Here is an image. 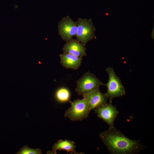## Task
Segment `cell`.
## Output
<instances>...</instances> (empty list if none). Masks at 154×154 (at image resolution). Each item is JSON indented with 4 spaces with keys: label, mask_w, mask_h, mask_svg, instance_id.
I'll return each instance as SVG.
<instances>
[{
    "label": "cell",
    "mask_w": 154,
    "mask_h": 154,
    "mask_svg": "<svg viewBox=\"0 0 154 154\" xmlns=\"http://www.w3.org/2000/svg\"><path fill=\"white\" fill-rule=\"evenodd\" d=\"M106 71L109 75V80L105 85L107 88V92L105 93L110 102H112V100L126 94L124 87L120 78L116 74L113 68L110 67L107 68Z\"/></svg>",
    "instance_id": "2"
},
{
    "label": "cell",
    "mask_w": 154,
    "mask_h": 154,
    "mask_svg": "<svg viewBox=\"0 0 154 154\" xmlns=\"http://www.w3.org/2000/svg\"><path fill=\"white\" fill-rule=\"evenodd\" d=\"M104 85L93 74L88 72L77 81L75 92L79 95L83 96Z\"/></svg>",
    "instance_id": "4"
},
{
    "label": "cell",
    "mask_w": 154,
    "mask_h": 154,
    "mask_svg": "<svg viewBox=\"0 0 154 154\" xmlns=\"http://www.w3.org/2000/svg\"><path fill=\"white\" fill-rule=\"evenodd\" d=\"M97 116L109 125V127L114 126V121L119 114L115 106L110 102L94 109Z\"/></svg>",
    "instance_id": "6"
},
{
    "label": "cell",
    "mask_w": 154,
    "mask_h": 154,
    "mask_svg": "<svg viewBox=\"0 0 154 154\" xmlns=\"http://www.w3.org/2000/svg\"><path fill=\"white\" fill-rule=\"evenodd\" d=\"M102 142L112 154H134L147 147L139 140L129 139L114 126L109 127L99 134Z\"/></svg>",
    "instance_id": "1"
},
{
    "label": "cell",
    "mask_w": 154,
    "mask_h": 154,
    "mask_svg": "<svg viewBox=\"0 0 154 154\" xmlns=\"http://www.w3.org/2000/svg\"><path fill=\"white\" fill-rule=\"evenodd\" d=\"M76 22L77 29L76 36L77 40L85 45L94 37L95 28L91 19L79 18Z\"/></svg>",
    "instance_id": "5"
},
{
    "label": "cell",
    "mask_w": 154,
    "mask_h": 154,
    "mask_svg": "<svg viewBox=\"0 0 154 154\" xmlns=\"http://www.w3.org/2000/svg\"><path fill=\"white\" fill-rule=\"evenodd\" d=\"M58 33L62 38L68 41L76 35L77 29V22L68 16L63 18L58 24Z\"/></svg>",
    "instance_id": "7"
},
{
    "label": "cell",
    "mask_w": 154,
    "mask_h": 154,
    "mask_svg": "<svg viewBox=\"0 0 154 154\" xmlns=\"http://www.w3.org/2000/svg\"><path fill=\"white\" fill-rule=\"evenodd\" d=\"M76 147V145L73 141L67 139H60L53 145L52 147V151H47L46 154H56L57 150L66 151L67 153H69L71 154H83L82 153L77 152L75 150Z\"/></svg>",
    "instance_id": "10"
},
{
    "label": "cell",
    "mask_w": 154,
    "mask_h": 154,
    "mask_svg": "<svg viewBox=\"0 0 154 154\" xmlns=\"http://www.w3.org/2000/svg\"><path fill=\"white\" fill-rule=\"evenodd\" d=\"M69 102L71 106L65 112V117H68L72 121H81L88 117L90 111L85 98Z\"/></svg>",
    "instance_id": "3"
},
{
    "label": "cell",
    "mask_w": 154,
    "mask_h": 154,
    "mask_svg": "<svg viewBox=\"0 0 154 154\" xmlns=\"http://www.w3.org/2000/svg\"><path fill=\"white\" fill-rule=\"evenodd\" d=\"M42 151L39 149H33L29 147L27 145L23 146L20 150L16 154H42Z\"/></svg>",
    "instance_id": "13"
},
{
    "label": "cell",
    "mask_w": 154,
    "mask_h": 154,
    "mask_svg": "<svg viewBox=\"0 0 154 154\" xmlns=\"http://www.w3.org/2000/svg\"><path fill=\"white\" fill-rule=\"evenodd\" d=\"M71 93L67 88L62 87L57 89L55 92L54 97L56 100L60 103L69 102Z\"/></svg>",
    "instance_id": "12"
},
{
    "label": "cell",
    "mask_w": 154,
    "mask_h": 154,
    "mask_svg": "<svg viewBox=\"0 0 154 154\" xmlns=\"http://www.w3.org/2000/svg\"><path fill=\"white\" fill-rule=\"evenodd\" d=\"M64 52L82 57L86 55L84 45L77 40L72 39L67 41L62 49Z\"/></svg>",
    "instance_id": "9"
},
{
    "label": "cell",
    "mask_w": 154,
    "mask_h": 154,
    "mask_svg": "<svg viewBox=\"0 0 154 154\" xmlns=\"http://www.w3.org/2000/svg\"><path fill=\"white\" fill-rule=\"evenodd\" d=\"M60 63L64 67L73 70H77L80 66L82 58L71 54L64 52L59 55Z\"/></svg>",
    "instance_id": "11"
},
{
    "label": "cell",
    "mask_w": 154,
    "mask_h": 154,
    "mask_svg": "<svg viewBox=\"0 0 154 154\" xmlns=\"http://www.w3.org/2000/svg\"><path fill=\"white\" fill-rule=\"evenodd\" d=\"M83 96L87 102L90 112L108 103V98L105 94L101 92L99 88L91 91Z\"/></svg>",
    "instance_id": "8"
}]
</instances>
